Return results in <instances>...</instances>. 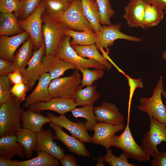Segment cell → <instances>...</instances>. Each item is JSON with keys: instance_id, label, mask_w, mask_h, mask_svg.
<instances>
[{"instance_id": "obj_8", "label": "cell", "mask_w": 166, "mask_h": 166, "mask_svg": "<svg viewBox=\"0 0 166 166\" xmlns=\"http://www.w3.org/2000/svg\"><path fill=\"white\" fill-rule=\"evenodd\" d=\"M78 70L76 69L70 76L51 81L49 91L52 97L72 99L75 91L81 85V76Z\"/></svg>"}, {"instance_id": "obj_2", "label": "cell", "mask_w": 166, "mask_h": 166, "mask_svg": "<svg viewBox=\"0 0 166 166\" xmlns=\"http://www.w3.org/2000/svg\"><path fill=\"white\" fill-rule=\"evenodd\" d=\"M42 18L44 23L42 33L45 46V55H55L57 49L65 35L68 28L45 11L42 14Z\"/></svg>"}, {"instance_id": "obj_41", "label": "cell", "mask_w": 166, "mask_h": 166, "mask_svg": "<svg viewBox=\"0 0 166 166\" xmlns=\"http://www.w3.org/2000/svg\"><path fill=\"white\" fill-rule=\"evenodd\" d=\"M28 91L26 85L22 82L14 85L11 89V93L22 102L25 100L26 93Z\"/></svg>"}, {"instance_id": "obj_28", "label": "cell", "mask_w": 166, "mask_h": 166, "mask_svg": "<svg viewBox=\"0 0 166 166\" xmlns=\"http://www.w3.org/2000/svg\"><path fill=\"white\" fill-rule=\"evenodd\" d=\"M37 133L29 129L22 128L15 134L17 142L24 147L26 156L30 159L32 156L37 144Z\"/></svg>"}, {"instance_id": "obj_38", "label": "cell", "mask_w": 166, "mask_h": 166, "mask_svg": "<svg viewBox=\"0 0 166 166\" xmlns=\"http://www.w3.org/2000/svg\"><path fill=\"white\" fill-rule=\"evenodd\" d=\"M42 0H23L17 17L18 21L25 19L31 14L38 7Z\"/></svg>"}, {"instance_id": "obj_29", "label": "cell", "mask_w": 166, "mask_h": 166, "mask_svg": "<svg viewBox=\"0 0 166 166\" xmlns=\"http://www.w3.org/2000/svg\"><path fill=\"white\" fill-rule=\"evenodd\" d=\"M17 17L14 13H2L0 15V36L17 34L23 30L19 26Z\"/></svg>"}, {"instance_id": "obj_11", "label": "cell", "mask_w": 166, "mask_h": 166, "mask_svg": "<svg viewBox=\"0 0 166 166\" xmlns=\"http://www.w3.org/2000/svg\"><path fill=\"white\" fill-rule=\"evenodd\" d=\"M45 54V46L44 42L39 49L34 51L27 67L22 74L23 83L26 85L29 90L33 88L35 82L38 80L43 73L42 59Z\"/></svg>"}, {"instance_id": "obj_21", "label": "cell", "mask_w": 166, "mask_h": 166, "mask_svg": "<svg viewBox=\"0 0 166 166\" xmlns=\"http://www.w3.org/2000/svg\"><path fill=\"white\" fill-rule=\"evenodd\" d=\"M42 64L43 73H48L51 80L59 77L68 69H76L71 63L53 55L44 56Z\"/></svg>"}, {"instance_id": "obj_33", "label": "cell", "mask_w": 166, "mask_h": 166, "mask_svg": "<svg viewBox=\"0 0 166 166\" xmlns=\"http://www.w3.org/2000/svg\"><path fill=\"white\" fill-rule=\"evenodd\" d=\"M94 110L93 105H88L80 108H75L71 112L76 119L79 117L85 119L86 121L85 124L86 128L88 130L91 131L98 121L94 114Z\"/></svg>"}, {"instance_id": "obj_24", "label": "cell", "mask_w": 166, "mask_h": 166, "mask_svg": "<svg viewBox=\"0 0 166 166\" xmlns=\"http://www.w3.org/2000/svg\"><path fill=\"white\" fill-rule=\"evenodd\" d=\"M32 41L29 37L15 52L13 60V70H18L22 74L32 58L34 52Z\"/></svg>"}, {"instance_id": "obj_14", "label": "cell", "mask_w": 166, "mask_h": 166, "mask_svg": "<svg viewBox=\"0 0 166 166\" xmlns=\"http://www.w3.org/2000/svg\"><path fill=\"white\" fill-rule=\"evenodd\" d=\"M55 136L50 129H42L37 134V144L34 151L44 152L61 160L64 156L63 148L54 142Z\"/></svg>"}, {"instance_id": "obj_31", "label": "cell", "mask_w": 166, "mask_h": 166, "mask_svg": "<svg viewBox=\"0 0 166 166\" xmlns=\"http://www.w3.org/2000/svg\"><path fill=\"white\" fill-rule=\"evenodd\" d=\"M38 156L27 160L19 161L18 166H58V160L43 151L37 152Z\"/></svg>"}, {"instance_id": "obj_12", "label": "cell", "mask_w": 166, "mask_h": 166, "mask_svg": "<svg viewBox=\"0 0 166 166\" xmlns=\"http://www.w3.org/2000/svg\"><path fill=\"white\" fill-rule=\"evenodd\" d=\"M47 116L50 118L51 122L66 129L73 137L82 142H92V137L88 134V130L83 122H73L68 119L64 115H60L59 116H56L49 112L47 113Z\"/></svg>"}, {"instance_id": "obj_27", "label": "cell", "mask_w": 166, "mask_h": 166, "mask_svg": "<svg viewBox=\"0 0 166 166\" xmlns=\"http://www.w3.org/2000/svg\"><path fill=\"white\" fill-rule=\"evenodd\" d=\"M82 10L86 18L92 25L96 34L100 31L102 26L99 8L96 0H80Z\"/></svg>"}, {"instance_id": "obj_18", "label": "cell", "mask_w": 166, "mask_h": 166, "mask_svg": "<svg viewBox=\"0 0 166 166\" xmlns=\"http://www.w3.org/2000/svg\"><path fill=\"white\" fill-rule=\"evenodd\" d=\"M51 80L48 73H42L35 88L26 97L22 105L23 108H26L32 104L47 101L52 98L49 91V85Z\"/></svg>"}, {"instance_id": "obj_4", "label": "cell", "mask_w": 166, "mask_h": 166, "mask_svg": "<svg viewBox=\"0 0 166 166\" xmlns=\"http://www.w3.org/2000/svg\"><path fill=\"white\" fill-rule=\"evenodd\" d=\"M163 77L161 76L153 89L150 97H142L140 99V105L137 108L140 111L147 113L160 122L166 124V106L162 99L164 90Z\"/></svg>"}, {"instance_id": "obj_34", "label": "cell", "mask_w": 166, "mask_h": 166, "mask_svg": "<svg viewBox=\"0 0 166 166\" xmlns=\"http://www.w3.org/2000/svg\"><path fill=\"white\" fill-rule=\"evenodd\" d=\"M45 12L56 19L68 8L71 3L63 0H42Z\"/></svg>"}, {"instance_id": "obj_50", "label": "cell", "mask_w": 166, "mask_h": 166, "mask_svg": "<svg viewBox=\"0 0 166 166\" xmlns=\"http://www.w3.org/2000/svg\"><path fill=\"white\" fill-rule=\"evenodd\" d=\"M162 96L166 99V91H164L162 93Z\"/></svg>"}, {"instance_id": "obj_13", "label": "cell", "mask_w": 166, "mask_h": 166, "mask_svg": "<svg viewBox=\"0 0 166 166\" xmlns=\"http://www.w3.org/2000/svg\"><path fill=\"white\" fill-rule=\"evenodd\" d=\"M123 123L114 125L104 122L97 123L93 127L94 133L92 137V142L103 146L106 149L112 146L113 138L115 133L124 129Z\"/></svg>"}, {"instance_id": "obj_5", "label": "cell", "mask_w": 166, "mask_h": 166, "mask_svg": "<svg viewBox=\"0 0 166 166\" xmlns=\"http://www.w3.org/2000/svg\"><path fill=\"white\" fill-rule=\"evenodd\" d=\"M56 20L64 24L68 29L95 33L84 14L80 0H73L67 10Z\"/></svg>"}, {"instance_id": "obj_39", "label": "cell", "mask_w": 166, "mask_h": 166, "mask_svg": "<svg viewBox=\"0 0 166 166\" xmlns=\"http://www.w3.org/2000/svg\"><path fill=\"white\" fill-rule=\"evenodd\" d=\"M12 83L8 75H0V106L6 102L11 95Z\"/></svg>"}, {"instance_id": "obj_22", "label": "cell", "mask_w": 166, "mask_h": 166, "mask_svg": "<svg viewBox=\"0 0 166 166\" xmlns=\"http://www.w3.org/2000/svg\"><path fill=\"white\" fill-rule=\"evenodd\" d=\"M15 155L21 158L26 156L25 149L17 142L15 134L0 137V157L11 159Z\"/></svg>"}, {"instance_id": "obj_46", "label": "cell", "mask_w": 166, "mask_h": 166, "mask_svg": "<svg viewBox=\"0 0 166 166\" xmlns=\"http://www.w3.org/2000/svg\"><path fill=\"white\" fill-rule=\"evenodd\" d=\"M147 4L155 6L166 12V0H143Z\"/></svg>"}, {"instance_id": "obj_40", "label": "cell", "mask_w": 166, "mask_h": 166, "mask_svg": "<svg viewBox=\"0 0 166 166\" xmlns=\"http://www.w3.org/2000/svg\"><path fill=\"white\" fill-rule=\"evenodd\" d=\"M21 7L18 0H0V12L2 13H14L17 16Z\"/></svg>"}, {"instance_id": "obj_44", "label": "cell", "mask_w": 166, "mask_h": 166, "mask_svg": "<svg viewBox=\"0 0 166 166\" xmlns=\"http://www.w3.org/2000/svg\"><path fill=\"white\" fill-rule=\"evenodd\" d=\"M60 161L62 166L78 165L76 158L71 155H65Z\"/></svg>"}, {"instance_id": "obj_6", "label": "cell", "mask_w": 166, "mask_h": 166, "mask_svg": "<svg viewBox=\"0 0 166 166\" xmlns=\"http://www.w3.org/2000/svg\"><path fill=\"white\" fill-rule=\"evenodd\" d=\"M71 37L65 35L59 45L55 55L71 63L79 70L83 68H93L105 70L106 67L98 61L81 57L77 54L70 44Z\"/></svg>"}, {"instance_id": "obj_52", "label": "cell", "mask_w": 166, "mask_h": 166, "mask_svg": "<svg viewBox=\"0 0 166 166\" xmlns=\"http://www.w3.org/2000/svg\"><path fill=\"white\" fill-rule=\"evenodd\" d=\"M20 2H22L23 0H18Z\"/></svg>"}, {"instance_id": "obj_42", "label": "cell", "mask_w": 166, "mask_h": 166, "mask_svg": "<svg viewBox=\"0 0 166 166\" xmlns=\"http://www.w3.org/2000/svg\"><path fill=\"white\" fill-rule=\"evenodd\" d=\"M14 71L13 61L0 59V75L7 74Z\"/></svg>"}, {"instance_id": "obj_10", "label": "cell", "mask_w": 166, "mask_h": 166, "mask_svg": "<svg viewBox=\"0 0 166 166\" xmlns=\"http://www.w3.org/2000/svg\"><path fill=\"white\" fill-rule=\"evenodd\" d=\"M121 24L103 25L97 34H96L98 40L96 44L99 49L105 48L108 51V48L112 46L114 42L118 39H122L136 42H140L142 40L138 38L124 34L121 31Z\"/></svg>"}, {"instance_id": "obj_16", "label": "cell", "mask_w": 166, "mask_h": 166, "mask_svg": "<svg viewBox=\"0 0 166 166\" xmlns=\"http://www.w3.org/2000/svg\"><path fill=\"white\" fill-rule=\"evenodd\" d=\"M29 37L26 31L12 36H0V58L13 61L17 48Z\"/></svg>"}, {"instance_id": "obj_20", "label": "cell", "mask_w": 166, "mask_h": 166, "mask_svg": "<svg viewBox=\"0 0 166 166\" xmlns=\"http://www.w3.org/2000/svg\"><path fill=\"white\" fill-rule=\"evenodd\" d=\"M94 113L97 121L100 122L114 125L124 123V116L120 112L115 104L103 102L100 106L94 107Z\"/></svg>"}, {"instance_id": "obj_35", "label": "cell", "mask_w": 166, "mask_h": 166, "mask_svg": "<svg viewBox=\"0 0 166 166\" xmlns=\"http://www.w3.org/2000/svg\"><path fill=\"white\" fill-rule=\"evenodd\" d=\"M94 159L103 162L105 161L111 166H135L133 164L130 163L128 160V157L124 153L119 156L114 155L112 149H107L106 154L103 157L94 158Z\"/></svg>"}, {"instance_id": "obj_23", "label": "cell", "mask_w": 166, "mask_h": 166, "mask_svg": "<svg viewBox=\"0 0 166 166\" xmlns=\"http://www.w3.org/2000/svg\"><path fill=\"white\" fill-rule=\"evenodd\" d=\"M22 128L27 129L37 133L40 132L43 125L51 122L48 116H45L40 113H37L29 109L22 110L21 117Z\"/></svg>"}, {"instance_id": "obj_7", "label": "cell", "mask_w": 166, "mask_h": 166, "mask_svg": "<svg viewBox=\"0 0 166 166\" xmlns=\"http://www.w3.org/2000/svg\"><path fill=\"white\" fill-rule=\"evenodd\" d=\"M45 11L44 6L42 0L34 12L25 19L18 22L21 29L28 34L35 50L39 49L44 42L42 15Z\"/></svg>"}, {"instance_id": "obj_17", "label": "cell", "mask_w": 166, "mask_h": 166, "mask_svg": "<svg viewBox=\"0 0 166 166\" xmlns=\"http://www.w3.org/2000/svg\"><path fill=\"white\" fill-rule=\"evenodd\" d=\"M147 4L143 0H129L124 8L125 13L123 15L128 26L140 27L144 29V18Z\"/></svg>"}, {"instance_id": "obj_47", "label": "cell", "mask_w": 166, "mask_h": 166, "mask_svg": "<svg viewBox=\"0 0 166 166\" xmlns=\"http://www.w3.org/2000/svg\"><path fill=\"white\" fill-rule=\"evenodd\" d=\"M19 161L0 157V166H18Z\"/></svg>"}, {"instance_id": "obj_49", "label": "cell", "mask_w": 166, "mask_h": 166, "mask_svg": "<svg viewBox=\"0 0 166 166\" xmlns=\"http://www.w3.org/2000/svg\"><path fill=\"white\" fill-rule=\"evenodd\" d=\"M162 58L163 59L166 60V51H164L162 55Z\"/></svg>"}, {"instance_id": "obj_45", "label": "cell", "mask_w": 166, "mask_h": 166, "mask_svg": "<svg viewBox=\"0 0 166 166\" xmlns=\"http://www.w3.org/2000/svg\"><path fill=\"white\" fill-rule=\"evenodd\" d=\"M7 75L12 84L14 85L23 82L22 75L18 70H16Z\"/></svg>"}, {"instance_id": "obj_37", "label": "cell", "mask_w": 166, "mask_h": 166, "mask_svg": "<svg viewBox=\"0 0 166 166\" xmlns=\"http://www.w3.org/2000/svg\"><path fill=\"white\" fill-rule=\"evenodd\" d=\"M79 70L83 76L80 85L82 87L93 85L94 81L101 78L104 73V70L102 69L91 70L88 68H83Z\"/></svg>"}, {"instance_id": "obj_25", "label": "cell", "mask_w": 166, "mask_h": 166, "mask_svg": "<svg viewBox=\"0 0 166 166\" xmlns=\"http://www.w3.org/2000/svg\"><path fill=\"white\" fill-rule=\"evenodd\" d=\"M80 85L75 91L73 100L77 106L93 105L99 99L100 93L97 91L96 86L93 85L83 89Z\"/></svg>"}, {"instance_id": "obj_26", "label": "cell", "mask_w": 166, "mask_h": 166, "mask_svg": "<svg viewBox=\"0 0 166 166\" xmlns=\"http://www.w3.org/2000/svg\"><path fill=\"white\" fill-rule=\"evenodd\" d=\"M72 47L78 55L82 58H88L95 60L104 66L109 70L111 64L99 52L96 44L89 45H72Z\"/></svg>"}, {"instance_id": "obj_9", "label": "cell", "mask_w": 166, "mask_h": 166, "mask_svg": "<svg viewBox=\"0 0 166 166\" xmlns=\"http://www.w3.org/2000/svg\"><path fill=\"white\" fill-rule=\"evenodd\" d=\"M149 128L142 140V147L153 157L160 152L157 146L162 142H166V124L161 123L152 116H149Z\"/></svg>"}, {"instance_id": "obj_15", "label": "cell", "mask_w": 166, "mask_h": 166, "mask_svg": "<svg viewBox=\"0 0 166 166\" xmlns=\"http://www.w3.org/2000/svg\"><path fill=\"white\" fill-rule=\"evenodd\" d=\"M77 106L73 99L53 97L47 101L32 104L28 108L38 113L49 110L55 112L60 115H64Z\"/></svg>"}, {"instance_id": "obj_1", "label": "cell", "mask_w": 166, "mask_h": 166, "mask_svg": "<svg viewBox=\"0 0 166 166\" xmlns=\"http://www.w3.org/2000/svg\"><path fill=\"white\" fill-rule=\"evenodd\" d=\"M21 102L11 94L9 100L0 107V136L15 134L22 128Z\"/></svg>"}, {"instance_id": "obj_19", "label": "cell", "mask_w": 166, "mask_h": 166, "mask_svg": "<svg viewBox=\"0 0 166 166\" xmlns=\"http://www.w3.org/2000/svg\"><path fill=\"white\" fill-rule=\"evenodd\" d=\"M49 123L55 133V139L62 142L70 151L79 156L85 157L90 156V152L85 148L82 142L67 134L59 125L51 122Z\"/></svg>"}, {"instance_id": "obj_30", "label": "cell", "mask_w": 166, "mask_h": 166, "mask_svg": "<svg viewBox=\"0 0 166 166\" xmlns=\"http://www.w3.org/2000/svg\"><path fill=\"white\" fill-rule=\"evenodd\" d=\"M65 35L69 36L72 39L70 41L71 45H89L96 44L98 38L95 33L86 31H77L68 29Z\"/></svg>"}, {"instance_id": "obj_48", "label": "cell", "mask_w": 166, "mask_h": 166, "mask_svg": "<svg viewBox=\"0 0 166 166\" xmlns=\"http://www.w3.org/2000/svg\"><path fill=\"white\" fill-rule=\"evenodd\" d=\"M103 162L98 160V162L96 166H104L105 163H104Z\"/></svg>"}, {"instance_id": "obj_51", "label": "cell", "mask_w": 166, "mask_h": 166, "mask_svg": "<svg viewBox=\"0 0 166 166\" xmlns=\"http://www.w3.org/2000/svg\"><path fill=\"white\" fill-rule=\"evenodd\" d=\"M63 0L65 1H67L70 3H71L73 1V0Z\"/></svg>"}, {"instance_id": "obj_3", "label": "cell", "mask_w": 166, "mask_h": 166, "mask_svg": "<svg viewBox=\"0 0 166 166\" xmlns=\"http://www.w3.org/2000/svg\"><path fill=\"white\" fill-rule=\"evenodd\" d=\"M129 120L128 119L123 132L119 135L114 136L112 146L121 149L128 158L140 162L148 161L151 155L134 139L129 128Z\"/></svg>"}, {"instance_id": "obj_36", "label": "cell", "mask_w": 166, "mask_h": 166, "mask_svg": "<svg viewBox=\"0 0 166 166\" xmlns=\"http://www.w3.org/2000/svg\"><path fill=\"white\" fill-rule=\"evenodd\" d=\"M97 4L100 17L101 25L111 24L110 19L115 14L109 0H96Z\"/></svg>"}, {"instance_id": "obj_43", "label": "cell", "mask_w": 166, "mask_h": 166, "mask_svg": "<svg viewBox=\"0 0 166 166\" xmlns=\"http://www.w3.org/2000/svg\"><path fill=\"white\" fill-rule=\"evenodd\" d=\"M152 166H166V150L160 152L151 161Z\"/></svg>"}, {"instance_id": "obj_32", "label": "cell", "mask_w": 166, "mask_h": 166, "mask_svg": "<svg viewBox=\"0 0 166 166\" xmlns=\"http://www.w3.org/2000/svg\"><path fill=\"white\" fill-rule=\"evenodd\" d=\"M164 12L155 6L147 4L144 18V30L157 25L163 20Z\"/></svg>"}]
</instances>
